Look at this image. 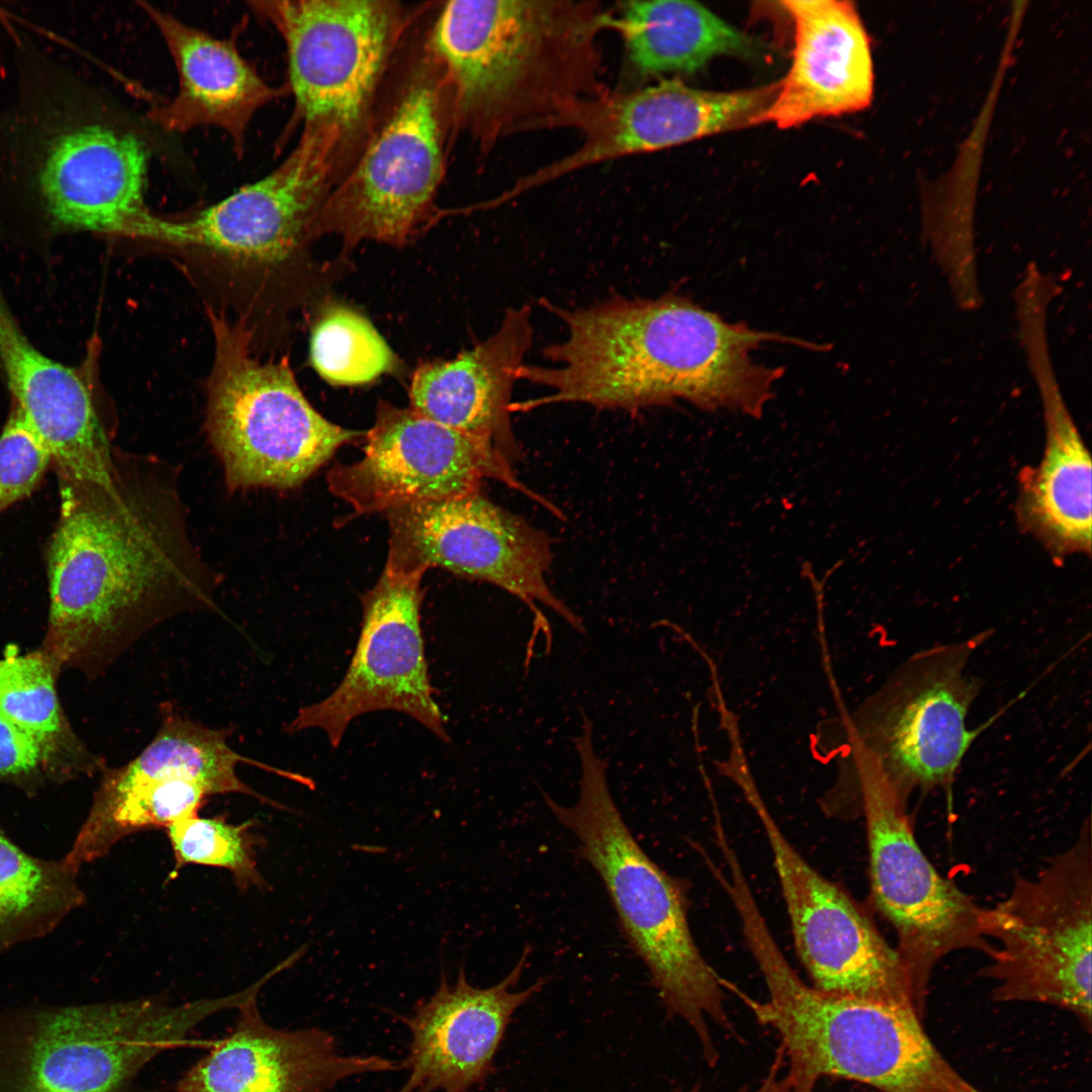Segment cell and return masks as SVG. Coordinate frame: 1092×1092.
I'll return each instance as SVG.
<instances>
[{
  "label": "cell",
  "mask_w": 1092,
  "mask_h": 1092,
  "mask_svg": "<svg viewBox=\"0 0 1092 1092\" xmlns=\"http://www.w3.org/2000/svg\"><path fill=\"white\" fill-rule=\"evenodd\" d=\"M990 636L983 631L915 652L845 715L846 739L872 756L906 804L913 793H950L966 753L989 726L971 729L967 719L982 689L969 662Z\"/></svg>",
  "instance_id": "obj_12"
},
{
  "label": "cell",
  "mask_w": 1092,
  "mask_h": 1092,
  "mask_svg": "<svg viewBox=\"0 0 1092 1092\" xmlns=\"http://www.w3.org/2000/svg\"><path fill=\"white\" fill-rule=\"evenodd\" d=\"M764 829L786 902L798 954L813 987L826 993L901 1004L923 1016L896 949L863 910L818 873L791 844L754 780L738 787Z\"/></svg>",
  "instance_id": "obj_15"
},
{
  "label": "cell",
  "mask_w": 1092,
  "mask_h": 1092,
  "mask_svg": "<svg viewBox=\"0 0 1092 1092\" xmlns=\"http://www.w3.org/2000/svg\"><path fill=\"white\" fill-rule=\"evenodd\" d=\"M785 1059L783 1051L778 1046L775 1059L767 1070L765 1076L760 1081L759 1085L753 1092H791V1086L788 1077L783 1075V1068L785 1065ZM746 1087L738 1090L737 1092H746ZM672 1092H703L698 1085H694L689 1089L677 1088Z\"/></svg>",
  "instance_id": "obj_36"
},
{
  "label": "cell",
  "mask_w": 1092,
  "mask_h": 1092,
  "mask_svg": "<svg viewBox=\"0 0 1092 1092\" xmlns=\"http://www.w3.org/2000/svg\"><path fill=\"white\" fill-rule=\"evenodd\" d=\"M384 514L389 528L386 567L423 573L441 567L496 585L527 605L534 616V629L526 659H531L539 632L545 638L546 653L551 650V628L538 604L551 609L576 632L585 633L581 618L548 584L553 560L551 537L479 490L403 505Z\"/></svg>",
  "instance_id": "obj_14"
},
{
  "label": "cell",
  "mask_w": 1092,
  "mask_h": 1092,
  "mask_svg": "<svg viewBox=\"0 0 1092 1092\" xmlns=\"http://www.w3.org/2000/svg\"><path fill=\"white\" fill-rule=\"evenodd\" d=\"M58 481L40 648L58 672L97 668L165 618L211 607L213 581L171 484L119 468L108 486Z\"/></svg>",
  "instance_id": "obj_1"
},
{
  "label": "cell",
  "mask_w": 1092,
  "mask_h": 1092,
  "mask_svg": "<svg viewBox=\"0 0 1092 1092\" xmlns=\"http://www.w3.org/2000/svg\"><path fill=\"white\" fill-rule=\"evenodd\" d=\"M430 2L254 1L252 10L287 53L293 121L338 144L345 172L366 135L378 96L405 37ZM344 172V173H345Z\"/></svg>",
  "instance_id": "obj_8"
},
{
  "label": "cell",
  "mask_w": 1092,
  "mask_h": 1092,
  "mask_svg": "<svg viewBox=\"0 0 1092 1092\" xmlns=\"http://www.w3.org/2000/svg\"><path fill=\"white\" fill-rule=\"evenodd\" d=\"M207 796L200 784L186 779L122 783L104 775L89 813L63 859L79 872L83 864L104 856L129 834L166 829L197 814Z\"/></svg>",
  "instance_id": "obj_29"
},
{
  "label": "cell",
  "mask_w": 1092,
  "mask_h": 1092,
  "mask_svg": "<svg viewBox=\"0 0 1092 1092\" xmlns=\"http://www.w3.org/2000/svg\"><path fill=\"white\" fill-rule=\"evenodd\" d=\"M257 996L239 1007L235 1028L185 1073L175 1092H331L347 1078L400 1069L381 1056L340 1054L323 1028L269 1025Z\"/></svg>",
  "instance_id": "obj_21"
},
{
  "label": "cell",
  "mask_w": 1092,
  "mask_h": 1092,
  "mask_svg": "<svg viewBox=\"0 0 1092 1092\" xmlns=\"http://www.w3.org/2000/svg\"><path fill=\"white\" fill-rule=\"evenodd\" d=\"M138 5L157 27L178 75L176 95L149 110L148 118L168 132L198 126L222 129L235 154L243 157L254 115L289 94L287 84H268L243 58L234 38H216L151 3Z\"/></svg>",
  "instance_id": "obj_26"
},
{
  "label": "cell",
  "mask_w": 1092,
  "mask_h": 1092,
  "mask_svg": "<svg viewBox=\"0 0 1092 1092\" xmlns=\"http://www.w3.org/2000/svg\"><path fill=\"white\" fill-rule=\"evenodd\" d=\"M795 25L793 62L764 116L780 128L867 108L874 94L871 46L854 4L782 2Z\"/></svg>",
  "instance_id": "obj_25"
},
{
  "label": "cell",
  "mask_w": 1092,
  "mask_h": 1092,
  "mask_svg": "<svg viewBox=\"0 0 1092 1092\" xmlns=\"http://www.w3.org/2000/svg\"><path fill=\"white\" fill-rule=\"evenodd\" d=\"M742 931L767 998L733 991L781 1040L791 1092H814L822 1078L855 1081L879 1092H980L948 1063L911 1007L826 993L792 969L762 915Z\"/></svg>",
  "instance_id": "obj_5"
},
{
  "label": "cell",
  "mask_w": 1092,
  "mask_h": 1092,
  "mask_svg": "<svg viewBox=\"0 0 1092 1092\" xmlns=\"http://www.w3.org/2000/svg\"><path fill=\"white\" fill-rule=\"evenodd\" d=\"M0 363L15 403L47 446L58 479L109 485L117 465L80 370L36 349L0 289Z\"/></svg>",
  "instance_id": "obj_24"
},
{
  "label": "cell",
  "mask_w": 1092,
  "mask_h": 1092,
  "mask_svg": "<svg viewBox=\"0 0 1092 1092\" xmlns=\"http://www.w3.org/2000/svg\"><path fill=\"white\" fill-rule=\"evenodd\" d=\"M545 306L565 335L544 348L549 365L521 367L519 380L548 393L515 403V412L575 402L635 413L681 399L757 417L784 370L758 364L751 353L767 342L796 344L792 337L726 322L673 293Z\"/></svg>",
  "instance_id": "obj_2"
},
{
  "label": "cell",
  "mask_w": 1092,
  "mask_h": 1092,
  "mask_svg": "<svg viewBox=\"0 0 1092 1092\" xmlns=\"http://www.w3.org/2000/svg\"><path fill=\"white\" fill-rule=\"evenodd\" d=\"M430 12L415 23L378 96L364 141L336 183L313 230L405 245L429 221L458 136L451 95L427 39Z\"/></svg>",
  "instance_id": "obj_6"
},
{
  "label": "cell",
  "mask_w": 1092,
  "mask_h": 1092,
  "mask_svg": "<svg viewBox=\"0 0 1092 1092\" xmlns=\"http://www.w3.org/2000/svg\"><path fill=\"white\" fill-rule=\"evenodd\" d=\"M215 343L206 392V429L232 489L301 485L344 444L367 431L338 426L316 412L287 359L261 362L251 333L209 310Z\"/></svg>",
  "instance_id": "obj_10"
},
{
  "label": "cell",
  "mask_w": 1092,
  "mask_h": 1092,
  "mask_svg": "<svg viewBox=\"0 0 1092 1092\" xmlns=\"http://www.w3.org/2000/svg\"><path fill=\"white\" fill-rule=\"evenodd\" d=\"M781 81L715 92L676 79L633 91H610L581 103L552 128H573L581 143L568 155L518 178L524 194L564 175L626 156L659 151L714 133L764 122Z\"/></svg>",
  "instance_id": "obj_18"
},
{
  "label": "cell",
  "mask_w": 1092,
  "mask_h": 1092,
  "mask_svg": "<svg viewBox=\"0 0 1092 1092\" xmlns=\"http://www.w3.org/2000/svg\"><path fill=\"white\" fill-rule=\"evenodd\" d=\"M421 571L384 567L361 599L363 621L349 667L326 699L301 708L286 731H325L336 748L350 723L375 711L408 715L444 742V717L433 699L421 628Z\"/></svg>",
  "instance_id": "obj_17"
},
{
  "label": "cell",
  "mask_w": 1092,
  "mask_h": 1092,
  "mask_svg": "<svg viewBox=\"0 0 1092 1092\" xmlns=\"http://www.w3.org/2000/svg\"><path fill=\"white\" fill-rule=\"evenodd\" d=\"M610 29L622 37L634 73H694L722 55L753 56L742 31L694 1H627L612 8Z\"/></svg>",
  "instance_id": "obj_27"
},
{
  "label": "cell",
  "mask_w": 1092,
  "mask_h": 1092,
  "mask_svg": "<svg viewBox=\"0 0 1092 1092\" xmlns=\"http://www.w3.org/2000/svg\"><path fill=\"white\" fill-rule=\"evenodd\" d=\"M1027 365L1041 399L1045 446L1034 468L1019 478L1017 518L1054 558L1091 552V458L1058 384L1048 320L1027 313L1017 322Z\"/></svg>",
  "instance_id": "obj_22"
},
{
  "label": "cell",
  "mask_w": 1092,
  "mask_h": 1092,
  "mask_svg": "<svg viewBox=\"0 0 1092 1092\" xmlns=\"http://www.w3.org/2000/svg\"><path fill=\"white\" fill-rule=\"evenodd\" d=\"M612 8L598 1L436 3L427 39L451 95L457 135L485 155L510 134L549 129L611 91L600 47Z\"/></svg>",
  "instance_id": "obj_3"
},
{
  "label": "cell",
  "mask_w": 1092,
  "mask_h": 1092,
  "mask_svg": "<svg viewBox=\"0 0 1092 1092\" xmlns=\"http://www.w3.org/2000/svg\"><path fill=\"white\" fill-rule=\"evenodd\" d=\"M530 950L525 946L511 972L486 988L471 985L463 966L454 984L442 974L435 993L400 1018L411 1041L400 1063L407 1078L395 1092H469L485 1083L513 1015L547 983L539 978L515 989Z\"/></svg>",
  "instance_id": "obj_20"
},
{
  "label": "cell",
  "mask_w": 1092,
  "mask_h": 1092,
  "mask_svg": "<svg viewBox=\"0 0 1092 1092\" xmlns=\"http://www.w3.org/2000/svg\"><path fill=\"white\" fill-rule=\"evenodd\" d=\"M251 820L235 824L221 817L197 814L166 828L175 858V869L197 864L229 871L239 888H266L258 870Z\"/></svg>",
  "instance_id": "obj_33"
},
{
  "label": "cell",
  "mask_w": 1092,
  "mask_h": 1092,
  "mask_svg": "<svg viewBox=\"0 0 1092 1092\" xmlns=\"http://www.w3.org/2000/svg\"><path fill=\"white\" fill-rule=\"evenodd\" d=\"M246 762L286 776L292 774L269 767L236 752L228 743L225 730L213 729L169 713L154 739L131 761L106 769L114 781L186 779L200 784L209 796L238 793L276 806L245 784L237 766Z\"/></svg>",
  "instance_id": "obj_30"
},
{
  "label": "cell",
  "mask_w": 1092,
  "mask_h": 1092,
  "mask_svg": "<svg viewBox=\"0 0 1092 1092\" xmlns=\"http://www.w3.org/2000/svg\"><path fill=\"white\" fill-rule=\"evenodd\" d=\"M43 775L34 742L0 716V783L19 786L29 792Z\"/></svg>",
  "instance_id": "obj_35"
},
{
  "label": "cell",
  "mask_w": 1092,
  "mask_h": 1092,
  "mask_svg": "<svg viewBox=\"0 0 1092 1092\" xmlns=\"http://www.w3.org/2000/svg\"><path fill=\"white\" fill-rule=\"evenodd\" d=\"M364 438L363 457L351 464H336L327 475L331 492L350 505L355 515L465 495L478 491L489 478L563 517L517 477L513 465L491 444L410 406L380 400L375 422Z\"/></svg>",
  "instance_id": "obj_16"
},
{
  "label": "cell",
  "mask_w": 1092,
  "mask_h": 1092,
  "mask_svg": "<svg viewBox=\"0 0 1092 1092\" xmlns=\"http://www.w3.org/2000/svg\"><path fill=\"white\" fill-rule=\"evenodd\" d=\"M340 176L334 142L301 130L291 153L265 177L188 218L157 216L149 240L276 264L314 239L316 218Z\"/></svg>",
  "instance_id": "obj_19"
},
{
  "label": "cell",
  "mask_w": 1092,
  "mask_h": 1092,
  "mask_svg": "<svg viewBox=\"0 0 1092 1092\" xmlns=\"http://www.w3.org/2000/svg\"><path fill=\"white\" fill-rule=\"evenodd\" d=\"M573 737L579 756V794L571 806L537 788L545 805L577 840V854L598 874L625 940L646 967L669 1017L685 1020L710 1067L719 1053L712 1020L737 1035L725 1008L724 979L708 964L691 931L687 883L670 876L642 848L626 824L608 784V760L594 746V723L582 715Z\"/></svg>",
  "instance_id": "obj_4"
},
{
  "label": "cell",
  "mask_w": 1092,
  "mask_h": 1092,
  "mask_svg": "<svg viewBox=\"0 0 1092 1092\" xmlns=\"http://www.w3.org/2000/svg\"><path fill=\"white\" fill-rule=\"evenodd\" d=\"M28 57L18 106L0 130L5 186L31 197L58 228L138 238L153 215L147 148L80 116L65 73Z\"/></svg>",
  "instance_id": "obj_7"
},
{
  "label": "cell",
  "mask_w": 1092,
  "mask_h": 1092,
  "mask_svg": "<svg viewBox=\"0 0 1092 1092\" xmlns=\"http://www.w3.org/2000/svg\"><path fill=\"white\" fill-rule=\"evenodd\" d=\"M78 873L27 853L0 827V951L46 936L83 905Z\"/></svg>",
  "instance_id": "obj_31"
},
{
  "label": "cell",
  "mask_w": 1092,
  "mask_h": 1092,
  "mask_svg": "<svg viewBox=\"0 0 1092 1092\" xmlns=\"http://www.w3.org/2000/svg\"><path fill=\"white\" fill-rule=\"evenodd\" d=\"M58 671L41 650L0 659V716L36 745L43 774L55 781L100 767L74 733L59 700Z\"/></svg>",
  "instance_id": "obj_28"
},
{
  "label": "cell",
  "mask_w": 1092,
  "mask_h": 1092,
  "mask_svg": "<svg viewBox=\"0 0 1092 1092\" xmlns=\"http://www.w3.org/2000/svg\"><path fill=\"white\" fill-rule=\"evenodd\" d=\"M533 335L530 306L508 308L484 341L453 359L428 361L415 370L410 407L491 444L514 466L523 451L512 426V394Z\"/></svg>",
  "instance_id": "obj_23"
},
{
  "label": "cell",
  "mask_w": 1092,
  "mask_h": 1092,
  "mask_svg": "<svg viewBox=\"0 0 1092 1092\" xmlns=\"http://www.w3.org/2000/svg\"><path fill=\"white\" fill-rule=\"evenodd\" d=\"M844 762L866 819L872 899L893 927L912 984L925 1002L934 967L947 954L991 943L981 930L980 907L942 877L920 848L907 804L872 756L852 741Z\"/></svg>",
  "instance_id": "obj_13"
},
{
  "label": "cell",
  "mask_w": 1092,
  "mask_h": 1092,
  "mask_svg": "<svg viewBox=\"0 0 1092 1092\" xmlns=\"http://www.w3.org/2000/svg\"><path fill=\"white\" fill-rule=\"evenodd\" d=\"M52 466V456L16 405L0 434V514L29 496Z\"/></svg>",
  "instance_id": "obj_34"
},
{
  "label": "cell",
  "mask_w": 1092,
  "mask_h": 1092,
  "mask_svg": "<svg viewBox=\"0 0 1092 1092\" xmlns=\"http://www.w3.org/2000/svg\"><path fill=\"white\" fill-rule=\"evenodd\" d=\"M309 358L317 374L333 385L369 383L395 371L397 357L374 326L356 310L330 304L316 321Z\"/></svg>",
  "instance_id": "obj_32"
},
{
  "label": "cell",
  "mask_w": 1092,
  "mask_h": 1092,
  "mask_svg": "<svg viewBox=\"0 0 1092 1092\" xmlns=\"http://www.w3.org/2000/svg\"><path fill=\"white\" fill-rule=\"evenodd\" d=\"M212 1015L157 997L0 1011V1092H122Z\"/></svg>",
  "instance_id": "obj_9"
},
{
  "label": "cell",
  "mask_w": 1092,
  "mask_h": 1092,
  "mask_svg": "<svg viewBox=\"0 0 1092 1092\" xmlns=\"http://www.w3.org/2000/svg\"><path fill=\"white\" fill-rule=\"evenodd\" d=\"M1092 833L1089 819L1076 841L1033 877L1017 876L1005 899L983 908L981 930L991 943L982 970L1000 1002H1034L1073 1013L1091 1028Z\"/></svg>",
  "instance_id": "obj_11"
}]
</instances>
